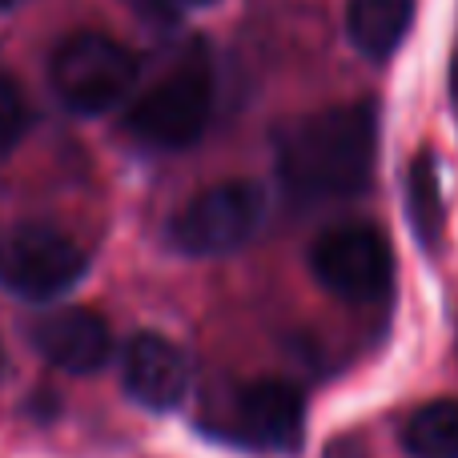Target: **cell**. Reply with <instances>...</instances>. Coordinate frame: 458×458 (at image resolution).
<instances>
[{"mask_svg": "<svg viewBox=\"0 0 458 458\" xmlns=\"http://www.w3.org/2000/svg\"><path fill=\"white\" fill-rule=\"evenodd\" d=\"M157 4H165V8H206V4H214V0H157Z\"/></svg>", "mask_w": 458, "mask_h": 458, "instance_id": "cell-14", "label": "cell"}, {"mask_svg": "<svg viewBox=\"0 0 458 458\" xmlns=\"http://www.w3.org/2000/svg\"><path fill=\"white\" fill-rule=\"evenodd\" d=\"M314 277L342 301H378L394 285V250L378 225H334L310 250Z\"/></svg>", "mask_w": 458, "mask_h": 458, "instance_id": "cell-6", "label": "cell"}, {"mask_svg": "<svg viewBox=\"0 0 458 458\" xmlns=\"http://www.w3.org/2000/svg\"><path fill=\"white\" fill-rule=\"evenodd\" d=\"M0 374H4V346H0Z\"/></svg>", "mask_w": 458, "mask_h": 458, "instance_id": "cell-16", "label": "cell"}, {"mask_svg": "<svg viewBox=\"0 0 458 458\" xmlns=\"http://www.w3.org/2000/svg\"><path fill=\"white\" fill-rule=\"evenodd\" d=\"M48 81L64 109L77 117H101L133 93L137 56L105 32H72L48 61Z\"/></svg>", "mask_w": 458, "mask_h": 458, "instance_id": "cell-3", "label": "cell"}, {"mask_svg": "<svg viewBox=\"0 0 458 458\" xmlns=\"http://www.w3.org/2000/svg\"><path fill=\"white\" fill-rule=\"evenodd\" d=\"M414 29V0H350L346 37L366 61H390Z\"/></svg>", "mask_w": 458, "mask_h": 458, "instance_id": "cell-10", "label": "cell"}, {"mask_svg": "<svg viewBox=\"0 0 458 458\" xmlns=\"http://www.w3.org/2000/svg\"><path fill=\"white\" fill-rule=\"evenodd\" d=\"M266 193L253 182H222L190 198L169 222V245L190 258H222L258 233Z\"/></svg>", "mask_w": 458, "mask_h": 458, "instance_id": "cell-5", "label": "cell"}, {"mask_svg": "<svg viewBox=\"0 0 458 458\" xmlns=\"http://www.w3.org/2000/svg\"><path fill=\"white\" fill-rule=\"evenodd\" d=\"M378 161V109L346 101L306 113L277 133V174L301 201L354 198L370 185Z\"/></svg>", "mask_w": 458, "mask_h": 458, "instance_id": "cell-1", "label": "cell"}, {"mask_svg": "<svg viewBox=\"0 0 458 458\" xmlns=\"http://www.w3.org/2000/svg\"><path fill=\"white\" fill-rule=\"evenodd\" d=\"M24 129H29V105H24L16 81L0 72V157H8L21 145Z\"/></svg>", "mask_w": 458, "mask_h": 458, "instance_id": "cell-13", "label": "cell"}, {"mask_svg": "<svg viewBox=\"0 0 458 458\" xmlns=\"http://www.w3.org/2000/svg\"><path fill=\"white\" fill-rule=\"evenodd\" d=\"M32 346L48 366L64 374H97L113 358V330L97 310L64 306L32 326Z\"/></svg>", "mask_w": 458, "mask_h": 458, "instance_id": "cell-8", "label": "cell"}, {"mask_svg": "<svg viewBox=\"0 0 458 458\" xmlns=\"http://www.w3.org/2000/svg\"><path fill=\"white\" fill-rule=\"evenodd\" d=\"M403 451L411 458H458V398L419 406L403 422Z\"/></svg>", "mask_w": 458, "mask_h": 458, "instance_id": "cell-12", "label": "cell"}, {"mask_svg": "<svg viewBox=\"0 0 458 458\" xmlns=\"http://www.w3.org/2000/svg\"><path fill=\"white\" fill-rule=\"evenodd\" d=\"M214 117V64L201 48L182 53L174 69L133 101L125 129L149 149H185Z\"/></svg>", "mask_w": 458, "mask_h": 458, "instance_id": "cell-2", "label": "cell"}, {"mask_svg": "<svg viewBox=\"0 0 458 458\" xmlns=\"http://www.w3.org/2000/svg\"><path fill=\"white\" fill-rule=\"evenodd\" d=\"M89 274V253L56 225H16L0 237V285L24 301H56Z\"/></svg>", "mask_w": 458, "mask_h": 458, "instance_id": "cell-4", "label": "cell"}, {"mask_svg": "<svg viewBox=\"0 0 458 458\" xmlns=\"http://www.w3.org/2000/svg\"><path fill=\"white\" fill-rule=\"evenodd\" d=\"M29 0H0V16H8V13H16V8H24Z\"/></svg>", "mask_w": 458, "mask_h": 458, "instance_id": "cell-15", "label": "cell"}, {"mask_svg": "<svg viewBox=\"0 0 458 458\" xmlns=\"http://www.w3.org/2000/svg\"><path fill=\"white\" fill-rule=\"evenodd\" d=\"M233 430L253 451L293 454L306 438V398L282 378H258L237 390Z\"/></svg>", "mask_w": 458, "mask_h": 458, "instance_id": "cell-7", "label": "cell"}, {"mask_svg": "<svg viewBox=\"0 0 458 458\" xmlns=\"http://www.w3.org/2000/svg\"><path fill=\"white\" fill-rule=\"evenodd\" d=\"M406 217L419 237L422 250H438L446 233V198H443V177H438L435 153H414L411 169H406Z\"/></svg>", "mask_w": 458, "mask_h": 458, "instance_id": "cell-11", "label": "cell"}, {"mask_svg": "<svg viewBox=\"0 0 458 458\" xmlns=\"http://www.w3.org/2000/svg\"><path fill=\"white\" fill-rule=\"evenodd\" d=\"M121 386L145 411H174L190 390V362L169 338L141 330L121 350Z\"/></svg>", "mask_w": 458, "mask_h": 458, "instance_id": "cell-9", "label": "cell"}]
</instances>
